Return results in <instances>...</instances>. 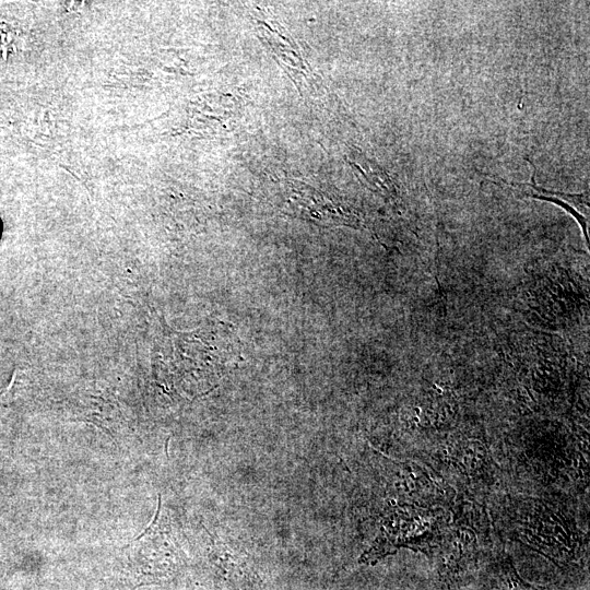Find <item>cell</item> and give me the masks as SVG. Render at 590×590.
Listing matches in <instances>:
<instances>
[{
  "label": "cell",
  "instance_id": "6da1fadb",
  "mask_svg": "<svg viewBox=\"0 0 590 590\" xmlns=\"http://www.w3.org/2000/svg\"><path fill=\"white\" fill-rule=\"evenodd\" d=\"M2 230H3L2 221H0V238H2Z\"/></svg>",
  "mask_w": 590,
  "mask_h": 590
}]
</instances>
